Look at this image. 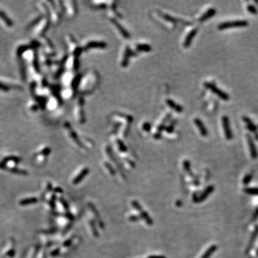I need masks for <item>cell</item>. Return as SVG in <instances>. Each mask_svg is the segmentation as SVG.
Returning <instances> with one entry per match:
<instances>
[{
  "label": "cell",
  "instance_id": "obj_1",
  "mask_svg": "<svg viewBox=\"0 0 258 258\" xmlns=\"http://www.w3.org/2000/svg\"><path fill=\"white\" fill-rule=\"evenodd\" d=\"M110 119L113 123L117 124L118 127V132L120 136H126L129 131L130 125L133 122L134 118L129 114L115 113L111 115Z\"/></svg>",
  "mask_w": 258,
  "mask_h": 258
},
{
  "label": "cell",
  "instance_id": "obj_2",
  "mask_svg": "<svg viewBox=\"0 0 258 258\" xmlns=\"http://www.w3.org/2000/svg\"><path fill=\"white\" fill-rule=\"evenodd\" d=\"M99 81V76L95 70L88 72L87 75L83 77L81 79L79 87L80 91L82 93H90L96 87Z\"/></svg>",
  "mask_w": 258,
  "mask_h": 258
},
{
  "label": "cell",
  "instance_id": "obj_3",
  "mask_svg": "<svg viewBox=\"0 0 258 258\" xmlns=\"http://www.w3.org/2000/svg\"><path fill=\"white\" fill-rule=\"evenodd\" d=\"M151 15L155 20L159 22L162 25L167 27H173L177 22V20L169 14H167L163 11L155 9L151 13Z\"/></svg>",
  "mask_w": 258,
  "mask_h": 258
},
{
  "label": "cell",
  "instance_id": "obj_4",
  "mask_svg": "<svg viewBox=\"0 0 258 258\" xmlns=\"http://www.w3.org/2000/svg\"><path fill=\"white\" fill-rule=\"evenodd\" d=\"M84 104H85L84 98L83 97H80L78 99L74 110L75 119L80 124H83L86 121L85 111L83 109Z\"/></svg>",
  "mask_w": 258,
  "mask_h": 258
},
{
  "label": "cell",
  "instance_id": "obj_5",
  "mask_svg": "<svg viewBox=\"0 0 258 258\" xmlns=\"http://www.w3.org/2000/svg\"><path fill=\"white\" fill-rule=\"evenodd\" d=\"M134 53L135 52L129 45H125L120 56V65L122 68H126L129 65L131 57L135 55Z\"/></svg>",
  "mask_w": 258,
  "mask_h": 258
},
{
  "label": "cell",
  "instance_id": "obj_6",
  "mask_svg": "<svg viewBox=\"0 0 258 258\" xmlns=\"http://www.w3.org/2000/svg\"><path fill=\"white\" fill-rule=\"evenodd\" d=\"M248 22L245 20H232V21H227L221 23L217 27L220 30H224V29H229L232 27H243L248 25Z\"/></svg>",
  "mask_w": 258,
  "mask_h": 258
},
{
  "label": "cell",
  "instance_id": "obj_7",
  "mask_svg": "<svg viewBox=\"0 0 258 258\" xmlns=\"http://www.w3.org/2000/svg\"><path fill=\"white\" fill-rule=\"evenodd\" d=\"M204 86L207 88L208 90H210L212 93H213L214 94L219 97V98H221L223 101H228L229 99V96L227 93H225L224 91L222 90L221 89H220L219 87H217L216 86L215 84L212 83L210 82H205L204 83Z\"/></svg>",
  "mask_w": 258,
  "mask_h": 258
},
{
  "label": "cell",
  "instance_id": "obj_8",
  "mask_svg": "<svg viewBox=\"0 0 258 258\" xmlns=\"http://www.w3.org/2000/svg\"><path fill=\"white\" fill-rule=\"evenodd\" d=\"M110 21L112 25L113 26V27L115 28V30H116L117 33L119 34L120 37H121L122 39L127 40V39L130 38L131 35H130L129 32L126 30V28H125L124 27L118 22V21L116 20V19L110 18Z\"/></svg>",
  "mask_w": 258,
  "mask_h": 258
},
{
  "label": "cell",
  "instance_id": "obj_9",
  "mask_svg": "<svg viewBox=\"0 0 258 258\" xmlns=\"http://www.w3.org/2000/svg\"><path fill=\"white\" fill-rule=\"evenodd\" d=\"M107 48V43L100 40H89L84 43L82 47L83 50H89L91 49H105Z\"/></svg>",
  "mask_w": 258,
  "mask_h": 258
},
{
  "label": "cell",
  "instance_id": "obj_10",
  "mask_svg": "<svg viewBox=\"0 0 258 258\" xmlns=\"http://www.w3.org/2000/svg\"><path fill=\"white\" fill-rule=\"evenodd\" d=\"M68 42L69 46H70V50L71 52L72 55L75 56L76 57H79V56L80 55L83 51L82 47L80 46L76 40V39H74V37L70 35L68 37Z\"/></svg>",
  "mask_w": 258,
  "mask_h": 258
},
{
  "label": "cell",
  "instance_id": "obj_11",
  "mask_svg": "<svg viewBox=\"0 0 258 258\" xmlns=\"http://www.w3.org/2000/svg\"><path fill=\"white\" fill-rule=\"evenodd\" d=\"M222 127L226 138L227 140H232L233 138L232 131L230 127L229 119L227 115H224L222 117Z\"/></svg>",
  "mask_w": 258,
  "mask_h": 258
},
{
  "label": "cell",
  "instance_id": "obj_12",
  "mask_svg": "<svg viewBox=\"0 0 258 258\" xmlns=\"http://www.w3.org/2000/svg\"><path fill=\"white\" fill-rule=\"evenodd\" d=\"M198 32V28L194 27L192 28L190 31L187 34V35L185 36L184 39V41H183V47L184 48H189L190 47V45H192V41H193V39L194 38V37L196 36V34Z\"/></svg>",
  "mask_w": 258,
  "mask_h": 258
},
{
  "label": "cell",
  "instance_id": "obj_13",
  "mask_svg": "<svg viewBox=\"0 0 258 258\" xmlns=\"http://www.w3.org/2000/svg\"><path fill=\"white\" fill-rule=\"evenodd\" d=\"M65 129H66V130H67V132H68V134L69 135V137L70 138V139H71V140L73 141L75 143H76V146H78V147L82 146V144H81V142H80V138H79V137H78V135L77 134V133H76V131H74V130L72 129V127H71V126H70V123H67L66 124H65Z\"/></svg>",
  "mask_w": 258,
  "mask_h": 258
},
{
  "label": "cell",
  "instance_id": "obj_14",
  "mask_svg": "<svg viewBox=\"0 0 258 258\" xmlns=\"http://www.w3.org/2000/svg\"><path fill=\"white\" fill-rule=\"evenodd\" d=\"M152 50L150 45L146 43H136L134 45V50L133 51L135 53H145L149 52Z\"/></svg>",
  "mask_w": 258,
  "mask_h": 258
},
{
  "label": "cell",
  "instance_id": "obj_15",
  "mask_svg": "<svg viewBox=\"0 0 258 258\" xmlns=\"http://www.w3.org/2000/svg\"><path fill=\"white\" fill-rule=\"evenodd\" d=\"M65 7H66V10L67 13H68V16L70 17H74L76 16V14L78 12V7L76 5V1H69L65 2Z\"/></svg>",
  "mask_w": 258,
  "mask_h": 258
},
{
  "label": "cell",
  "instance_id": "obj_16",
  "mask_svg": "<svg viewBox=\"0 0 258 258\" xmlns=\"http://www.w3.org/2000/svg\"><path fill=\"white\" fill-rule=\"evenodd\" d=\"M165 104L169 108H171V110H173V111L176 113H181L184 110V108H183V107L181 105L178 104L174 101H173L172 99H170V98H166L165 100Z\"/></svg>",
  "mask_w": 258,
  "mask_h": 258
},
{
  "label": "cell",
  "instance_id": "obj_17",
  "mask_svg": "<svg viewBox=\"0 0 258 258\" xmlns=\"http://www.w3.org/2000/svg\"><path fill=\"white\" fill-rule=\"evenodd\" d=\"M80 66L79 60L78 57L71 55L69 57L68 62H67V67L69 68L68 70H73V71H77L78 68Z\"/></svg>",
  "mask_w": 258,
  "mask_h": 258
},
{
  "label": "cell",
  "instance_id": "obj_18",
  "mask_svg": "<svg viewBox=\"0 0 258 258\" xmlns=\"http://www.w3.org/2000/svg\"><path fill=\"white\" fill-rule=\"evenodd\" d=\"M194 124L196 125V127H197V129L199 130V131L200 134H201V135L204 137L207 136H208V130L206 128L205 125H204V123H203L202 120H201V119H199V118H194Z\"/></svg>",
  "mask_w": 258,
  "mask_h": 258
},
{
  "label": "cell",
  "instance_id": "obj_19",
  "mask_svg": "<svg viewBox=\"0 0 258 258\" xmlns=\"http://www.w3.org/2000/svg\"><path fill=\"white\" fill-rule=\"evenodd\" d=\"M247 139H248V146H249V148H250V154H251L252 158L253 159H256L257 157V149H256V146L255 145L254 141H253V139L249 134L247 135Z\"/></svg>",
  "mask_w": 258,
  "mask_h": 258
},
{
  "label": "cell",
  "instance_id": "obj_20",
  "mask_svg": "<svg viewBox=\"0 0 258 258\" xmlns=\"http://www.w3.org/2000/svg\"><path fill=\"white\" fill-rule=\"evenodd\" d=\"M217 13V11L215 8H209V9L206 11L201 17L199 18V22H204L206 20H209L210 18L213 17Z\"/></svg>",
  "mask_w": 258,
  "mask_h": 258
},
{
  "label": "cell",
  "instance_id": "obj_21",
  "mask_svg": "<svg viewBox=\"0 0 258 258\" xmlns=\"http://www.w3.org/2000/svg\"><path fill=\"white\" fill-rule=\"evenodd\" d=\"M242 118H243L244 122L246 123L247 128H248L250 131H252V132H256V131H257V126L255 125V123L252 121L251 119L247 116H244Z\"/></svg>",
  "mask_w": 258,
  "mask_h": 258
},
{
  "label": "cell",
  "instance_id": "obj_22",
  "mask_svg": "<svg viewBox=\"0 0 258 258\" xmlns=\"http://www.w3.org/2000/svg\"><path fill=\"white\" fill-rule=\"evenodd\" d=\"M141 131L143 134H149L151 131V123L147 121H144L142 123L141 126Z\"/></svg>",
  "mask_w": 258,
  "mask_h": 258
},
{
  "label": "cell",
  "instance_id": "obj_23",
  "mask_svg": "<svg viewBox=\"0 0 258 258\" xmlns=\"http://www.w3.org/2000/svg\"><path fill=\"white\" fill-rule=\"evenodd\" d=\"M247 9H248V12L250 14H252V15H257L258 13L257 8L254 5H252V4H248V7H247Z\"/></svg>",
  "mask_w": 258,
  "mask_h": 258
},
{
  "label": "cell",
  "instance_id": "obj_24",
  "mask_svg": "<svg viewBox=\"0 0 258 258\" xmlns=\"http://www.w3.org/2000/svg\"><path fill=\"white\" fill-rule=\"evenodd\" d=\"M248 192H249V193H251V194H255V193L258 194V189H257V190H254V189H250V190H248Z\"/></svg>",
  "mask_w": 258,
  "mask_h": 258
}]
</instances>
